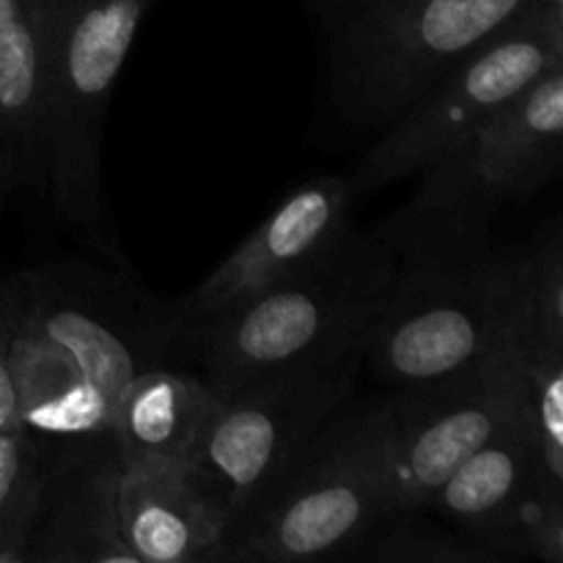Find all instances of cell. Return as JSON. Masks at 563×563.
Here are the masks:
<instances>
[{"instance_id":"cell-10","label":"cell","mask_w":563,"mask_h":563,"mask_svg":"<svg viewBox=\"0 0 563 563\" xmlns=\"http://www.w3.org/2000/svg\"><path fill=\"white\" fill-rule=\"evenodd\" d=\"M427 509L498 561L563 563V482L542 467L517 405Z\"/></svg>"},{"instance_id":"cell-12","label":"cell","mask_w":563,"mask_h":563,"mask_svg":"<svg viewBox=\"0 0 563 563\" xmlns=\"http://www.w3.org/2000/svg\"><path fill=\"white\" fill-rule=\"evenodd\" d=\"M352 203L355 192L346 174L319 176L295 187L256 225V231L218 264V269H212L196 289L176 297L181 328L203 322L269 289L322 256L355 223Z\"/></svg>"},{"instance_id":"cell-16","label":"cell","mask_w":563,"mask_h":563,"mask_svg":"<svg viewBox=\"0 0 563 563\" xmlns=\"http://www.w3.org/2000/svg\"><path fill=\"white\" fill-rule=\"evenodd\" d=\"M22 187L47 190L42 20L0 0V207Z\"/></svg>"},{"instance_id":"cell-4","label":"cell","mask_w":563,"mask_h":563,"mask_svg":"<svg viewBox=\"0 0 563 563\" xmlns=\"http://www.w3.org/2000/svg\"><path fill=\"white\" fill-rule=\"evenodd\" d=\"M563 152V64L550 66L473 135L421 170L416 192L372 225L399 267L460 264L493 247L506 207L550 185Z\"/></svg>"},{"instance_id":"cell-11","label":"cell","mask_w":563,"mask_h":563,"mask_svg":"<svg viewBox=\"0 0 563 563\" xmlns=\"http://www.w3.org/2000/svg\"><path fill=\"white\" fill-rule=\"evenodd\" d=\"M526 355L500 357L429 388L385 390L390 407L385 462L390 515L427 509L440 484L493 438L520 399Z\"/></svg>"},{"instance_id":"cell-17","label":"cell","mask_w":563,"mask_h":563,"mask_svg":"<svg viewBox=\"0 0 563 563\" xmlns=\"http://www.w3.org/2000/svg\"><path fill=\"white\" fill-rule=\"evenodd\" d=\"M517 410L542 467L563 482V335L542 333L537 322L522 363Z\"/></svg>"},{"instance_id":"cell-22","label":"cell","mask_w":563,"mask_h":563,"mask_svg":"<svg viewBox=\"0 0 563 563\" xmlns=\"http://www.w3.org/2000/svg\"><path fill=\"white\" fill-rule=\"evenodd\" d=\"M319 3H322V0H319Z\"/></svg>"},{"instance_id":"cell-1","label":"cell","mask_w":563,"mask_h":563,"mask_svg":"<svg viewBox=\"0 0 563 563\" xmlns=\"http://www.w3.org/2000/svg\"><path fill=\"white\" fill-rule=\"evenodd\" d=\"M11 368L20 423L38 449L110 432V410L137 374L174 366L176 297L86 262H47L9 278Z\"/></svg>"},{"instance_id":"cell-3","label":"cell","mask_w":563,"mask_h":563,"mask_svg":"<svg viewBox=\"0 0 563 563\" xmlns=\"http://www.w3.org/2000/svg\"><path fill=\"white\" fill-rule=\"evenodd\" d=\"M399 258L352 223L333 247L269 289L181 328L179 355L218 396L311 357L363 346Z\"/></svg>"},{"instance_id":"cell-6","label":"cell","mask_w":563,"mask_h":563,"mask_svg":"<svg viewBox=\"0 0 563 563\" xmlns=\"http://www.w3.org/2000/svg\"><path fill=\"white\" fill-rule=\"evenodd\" d=\"M148 3L49 0L38 11L49 201L60 223L115 267H124V256L104 207V115Z\"/></svg>"},{"instance_id":"cell-9","label":"cell","mask_w":563,"mask_h":563,"mask_svg":"<svg viewBox=\"0 0 563 563\" xmlns=\"http://www.w3.org/2000/svg\"><path fill=\"white\" fill-rule=\"evenodd\" d=\"M555 64H563V0H539L377 132L346 174L355 198L427 170Z\"/></svg>"},{"instance_id":"cell-19","label":"cell","mask_w":563,"mask_h":563,"mask_svg":"<svg viewBox=\"0 0 563 563\" xmlns=\"http://www.w3.org/2000/svg\"><path fill=\"white\" fill-rule=\"evenodd\" d=\"M42 489V451L22 423L0 429V563H22Z\"/></svg>"},{"instance_id":"cell-13","label":"cell","mask_w":563,"mask_h":563,"mask_svg":"<svg viewBox=\"0 0 563 563\" xmlns=\"http://www.w3.org/2000/svg\"><path fill=\"white\" fill-rule=\"evenodd\" d=\"M42 451V489L22 563H135L121 539L113 434H86Z\"/></svg>"},{"instance_id":"cell-21","label":"cell","mask_w":563,"mask_h":563,"mask_svg":"<svg viewBox=\"0 0 563 563\" xmlns=\"http://www.w3.org/2000/svg\"><path fill=\"white\" fill-rule=\"evenodd\" d=\"M22 3H25L31 11H42L49 0H22Z\"/></svg>"},{"instance_id":"cell-2","label":"cell","mask_w":563,"mask_h":563,"mask_svg":"<svg viewBox=\"0 0 563 563\" xmlns=\"http://www.w3.org/2000/svg\"><path fill=\"white\" fill-rule=\"evenodd\" d=\"M537 273L539 236L471 262L399 267L363 341V372L379 390H416L526 355Z\"/></svg>"},{"instance_id":"cell-5","label":"cell","mask_w":563,"mask_h":563,"mask_svg":"<svg viewBox=\"0 0 563 563\" xmlns=\"http://www.w3.org/2000/svg\"><path fill=\"white\" fill-rule=\"evenodd\" d=\"M388 394L330 418L256 506L225 533L218 563L352 561L388 506Z\"/></svg>"},{"instance_id":"cell-14","label":"cell","mask_w":563,"mask_h":563,"mask_svg":"<svg viewBox=\"0 0 563 563\" xmlns=\"http://www.w3.org/2000/svg\"><path fill=\"white\" fill-rule=\"evenodd\" d=\"M119 526L135 563H218L225 539L185 467H124Z\"/></svg>"},{"instance_id":"cell-18","label":"cell","mask_w":563,"mask_h":563,"mask_svg":"<svg viewBox=\"0 0 563 563\" xmlns=\"http://www.w3.org/2000/svg\"><path fill=\"white\" fill-rule=\"evenodd\" d=\"M355 561L374 563H495L482 544L445 526L429 509H405L385 517L361 544ZM500 563V561H498Z\"/></svg>"},{"instance_id":"cell-20","label":"cell","mask_w":563,"mask_h":563,"mask_svg":"<svg viewBox=\"0 0 563 563\" xmlns=\"http://www.w3.org/2000/svg\"><path fill=\"white\" fill-rule=\"evenodd\" d=\"M20 423L14 368H11V302L9 278H0V429Z\"/></svg>"},{"instance_id":"cell-8","label":"cell","mask_w":563,"mask_h":563,"mask_svg":"<svg viewBox=\"0 0 563 563\" xmlns=\"http://www.w3.org/2000/svg\"><path fill=\"white\" fill-rule=\"evenodd\" d=\"M363 346L319 355L220 396L187 476L225 533L256 506L313 434L355 399Z\"/></svg>"},{"instance_id":"cell-15","label":"cell","mask_w":563,"mask_h":563,"mask_svg":"<svg viewBox=\"0 0 563 563\" xmlns=\"http://www.w3.org/2000/svg\"><path fill=\"white\" fill-rule=\"evenodd\" d=\"M218 399L190 368L157 366L130 379L110 410L124 467H185Z\"/></svg>"},{"instance_id":"cell-7","label":"cell","mask_w":563,"mask_h":563,"mask_svg":"<svg viewBox=\"0 0 563 563\" xmlns=\"http://www.w3.org/2000/svg\"><path fill=\"white\" fill-rule=\"evenodd\" d=\"M539 0H322L328 97L377 135L440 75Z\"/></svg>"}]
</instances>
